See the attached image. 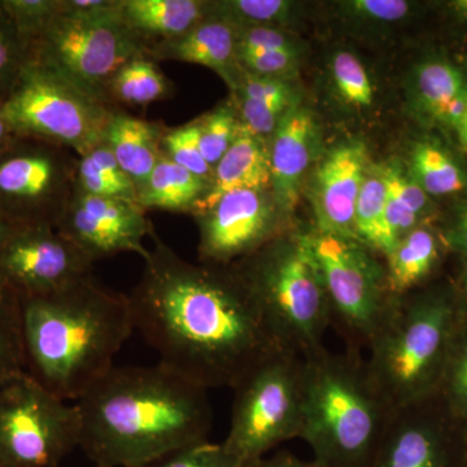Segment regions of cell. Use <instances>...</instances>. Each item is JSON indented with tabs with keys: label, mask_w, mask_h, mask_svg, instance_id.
I'll list each match as a JSON object with an SVG mask.
<instances>
[{
	"label": "cell",
	"mask_w": 467,
	"mask_h": 467,
	"mask_svg": "<svg viewBox=\"0 0 467 467\" xmlns=\"http://www.w3.org/2000/svg\"><path fill=\"white\" fill-rule=\"evenodd\" d=\"M236 54H259L269 51H299L290 36L278 27H235Z\"/></svg>",
	"instance_id": "40"
},
{
	"label": "cell",
	"mask_w": 467,
	"mask_h": 467,
	"mask_svg": "<svg viewBox=\"0 0 467 467\" xmlns=\"http://www.w3.org/2000/svg\"><path fill=\"white\" fill-rule=\"evenodd\" d=\"M445 241L454 251L467 257V205L461 209L453 226L445 236Z\"/></svg>",
	"instance_id": "44"
},
{
	"label": "cell",
	"mask_w": 467,
	"mask_h": 467,
	"mask_svg": "<svg viewBox=\"0 0 467 467\" xmlns=\"http://www.w3.org/2000/svg\"><path fill=\"white\" fill-rule=\"evenodd\" d=\"M331 75L340 99L356 109H367L374 101V86L367 67L356 55L339 51L334 55Z\"/></svg>",
	"instance_id": "34"
},
{
	"label": "cell",
	"mask_w": 467,
	"mask_h": 467,
	"mask_svg": "<svg viewBox=\"0 0 467 467\" xmlns=\"http://www.w3.org/2000/svg\"><path fill=\"white\" fill-rule=\"evenodd\" d=\"M18 301L26 371L66 401L78 400L115 367L135 330L129 296L94 276Z\"/></svg>",
	"instance_id": "3"
},
{
	"label": "cell",
	"mask_w": 467,
	"mask_h": 467,
	"mask_svg": "<svg viewBox=\"0 0 467 467\" xmlns=\"http://www.w3.org/2000/svg\"><path fill=\"white\" fill-rule=\"evenodd\" d=\"M256 467H322L315 460L304 461L288 451H281L275 456L265 457Z\"/></svg>",
	"instance_id": "45"
},
{
	"label": "cell",
	"mask_w": 467,
	"mask_h": 467,
	"mask_svg": "<svg viewBox=\"0 0 467 467\" xmlns=\"http://www.w3.org/2000/svg\"><path fill=\"white\" fill-rule=\"evenodd\" d=\"M75 192L119 201L138 198L133 181L104 143L77 160Z\"/></svg>",
	"instance_id": "28"
},
{
	"label": "cell",
	"mask_w": 467,
	"mask_h": 467,
	"mask_svg": "<svg viewBox=\"0 0 467 467\" xmlns=\"http://www.w3.org/2000/svg\"><path fill=\"white\" fill-rule=\"evenodd\" d=\"M270 186L269 142L241 125L232 146L213 168L208 193L192 216L213 207L226 193L238 190L267 192Z\"/></svg>",
	"instance_id": "20"
},
{
	"label": "cell",
	"mask_w": 467,
	"mask_h": 467,
	"mask_svg": "<svg viewBox=\"0 0 467 467\" xmlns=\"http://www.w3.org/2000/svg\"><path fill=\"white\" fill-rule=\"evenodd\" d=\"M77 160L72 150L18 135L0 153V213L15 227L57 229L75 193Z\"/></svg>",
	"instance_id": "12"
},
{
	"label": "cell",
	"mask_w": 467,
	"mask_h": 467,
	"mask_svg": "<svg viewBox=\"0 0 467 467\" xmlns=\"http://www.w3.org/2000/svg\"><path fill=\"white\" fill-rule=\"evenodd\" d=\"M195 119L202 156L214 168L232 146L241 128L238 110L232 99Z\"/></svg>",
	"instance_id": "33"
},
{
	"label": "cell",
	"mask_w": 467,
	"mask_h": 467,
	"mask_svg": "<svg viewBox=\"0 0 467 467\" xmlns=\"http://www.w3.org/2000/svg\"><path fill=\"white\" fill-rule=\"evenodd\" d=\"M152 241L129 295L135 330L162 367L208 391L233 389L281 350L250 291L232 265H198Z\"/></svg>",
	"instance_id": "1"
},
{
	"label": "cell",
	"mask_w": 467,
	"mask_h": 467,
	"mask_svg": "<svg viewBox=\"0 0 467 467\" xmlns=\"http://www.w3.org/2000/svg\"><path fill=\"white\" fill-rule=\"evenodd\" d=\"M429 398L396 409L373 467H451V441L427 410Z\"/></svg>",
	"instance_id": "18"
},
{
	"label": "cell",
	"mask_w": 467,
	"mask_h": 467,
	"mask_svg": "<svg viewBox=\"0 0 467 467\" xmlns=\"http://www.w3.org/2000/svg\"><path fill=\"white\" fill-rule=\"evenodd\" d=\"M32 48L33 61L107 104V88L117 70L146 54L143 43L122 21L119 5L91 15L67 14L60 7Z\"/></svg>",
	"instance_id": "10"
},
{
	"label": "cell",
	"mask_w": 467,
	"mask_h": 467,
	"mask_svg": "<svg viewBox=\"0 0 467 467\" xmlns=\"http://www.w3.org/2000/svg\"><path fill=\"white\" fill-rule=\"evenodd\" d=\"M173 85L160 69L158 61L142 54L124 64L110 79L107 100L117 109L122 107H146L167 99Z\"/></svg>",
	"instance_id": "26"
},
{
	"label": "cell",
	"mask_w": 467,
	"mask_h": 467,
	"mask_svg": "<svg viewBox=\"0 0 467 467\" xmlns=\"http://www.w3.org/2000/svg\"><path fill=\"white\" fill-rule=\"evenodd\" d=\"M14 230L15 226L0 213V247L5 244V242L7 241L8 236L11 235Z\"/></svg>",
	"instance_id": "47"
},
{
	"label": "cell",
	"mask_w": 467,
	"mask_h": 467,
	"mask_svg": "<svg viewBox=\"0 0 467 467\" xmlns=\"http://www.w3.org/2000/svg\"><path fill=\"white\" fill-rule=\"evenodd\" d=\"M441 254V239L429 226H418L401 236L384 257L387 285L393 296L418 291L434 273Z\"/></svg>",
	"instance_id": "24"
},
{
	"label": "cell",
	"mask_w": 467,
	"mask_h": 467,
	"mask_svg": "<svg viewBox=\"0 0 467 467\" xmlns=\"http://www.w3.org/2000/svg\"><path fill=\"white\" fill-rule=\"evenodd\" d=\"M463 448H465V462L467 467V430L465 432V436H463Z\"/></svg>",
	"instance_id": "51"
},
{
	"label": "cell",
	"mask_w": 467,
	"mask_h": 467,
	"mask_svg": "<svg viewBox=\"0 0 467 467\" xmlns=\"http://www.w3.org/2000/svg\"><path fill=\"white\" fill-rule=\"evenodd\" d=\"M382 169L387 195V218L396 243L405 234L420 226L429 211V195L399 162Z\"/></svg>",
	"instance_id": "30"
},
{
	"label": "cell",
	"mask_w": 467,
	"mask_h": 467,
	"mask_svg": "<svg viewBox=\"0 0 467 467\" xmlns=\"http://www.w3.org/2000/svg\"><path fill=\"white\" fill-rule=\"evenodd\" d=\"M79 448L95 467H142L207 441L208 389L161 364L113 367L75 402Z\"/></svg>",
	"instance_id": "2"
},
{
	"label": "cell",
	"mask_w": 467,
	"mask_h": 467,
	"mask_svg": "<svg viewBox=\"0 0 467 467\" xmlns=\"http://www.w3.org/2000/svg\"><path fill=\"white\" fill-rule=\"evenodd\" d=\"M319 128L312 110L294 104L269 140L273 201L288 217L299 201L301 183L318 152Z\"/></svg>",
	"instance_id": "17"
},
{
	"label": "cell",
	"mask_w": 467,
	"mask_h": 467,
	"mask_svg": "<svg viewBox=\"0 0 467 467\" xmlns=\"http://www.w3.org/2000/svg\"><path fill=\"white\" fill-rule=\"evenodd\" d=\"M57 232L94 264L124 252H133L143 259L149 252L144 241L155 234L147 211L137 202L78 192L73 193Z\"/></svg>",
	"instance_id": "15"
},
{
	"label": "cell",
	"mask_w": 467,
	"mask_h": 467,
	"mask_svg": "<svg viewBox=\"0 0 467 467\" xmlns=\"http://www.w3.org/2000/svg\"><path fill=\"white\" fill-rule=\"evenodd\" d=\"M161 150L174 164L211 182L213 168L205 161L199 146L196 119L177 128H167L162 135Z\"/></svg>",
	"instance_id": "36"
},
{
	"label": "cell",
	"mask_w": 467,
	"mask_h": 467,
	"mask_svg": "<svg viewBox=\"0 0 467 467\" xmlns=\"http://www.w3.org/2000/svg\"><path fill=\"white\" fill-rule=\"evenodd\" d=\"M2 107L18 135L57 144L78 158L104 142L117 110L33 60Z\"/></svg>",
	"instance_id": "8"
},
{
	"label": "cell",
	"mask_w": 467,
	"mask_h": 467,
	"mask_svg": "<svg viewBox=\"0 0 467 467\" xmlns=\"http://www.w3.org/2000/svg\"><path fill=\"white\" fill-rule=\"evenodd\" d=\"M368 150L358 140L339 144L326 155L313 180V211L319 233L356 238L355 212L367 178Z\"/></svg>",
	"instance_id": "16"
},
{
	"label": "cell",
	"mask_w": 467,
	"mask_h": 467,
	"mask_svg": "<svg viewBox=\"0 0 467 467\" xmlns=\"http://www.w3.org/2000/svg\"><path fill=\"white\" fill-rule=\"evenodd\" d=\"M409 174L429 196L454 195L467 190V173L438 143L423 140L413 147Z\"/></svg>",
	"instance_id": "29"
},
{
	"label": "cell",
	"mask_w": 467,
	"mask_h": 467,
	"mask_svg": "<svg viewBox=\"0 0 467 467\" xmlns=\"http://www.w3.org/2000/svg\"><path fill=\"white\" fill-rule=\"evenodd\" d=\"M24 371L20 301L14 291L0 282V386Z\"/></svg>",
	"instance_id": "31"
},
{
	"label": "cell",
	"mask_w": 467,
	"mask_h": 467,
	"mask_svg": "<svg viewBox=\"0 0 467 467\" xmlns=\"http://www.w3.org/2000/svg\"><path fill=\"white\" fill-rule=\"evenodd\" d=\"M292 3L285 0H223L209 2V17L235 27L281 26L290 20Z\"/></svg>",
	"instance_id": "32"
},
{
	"label": "cell",
	"mask_w": 467,
	"mask_h": 467,
	"mask_svg": "<svg viewBox=\"0 0 467 467\" xmlns=\"http://www.w3.org/2000/svg\"><path fill=\"white\" fill-rule=\"evenodd\" d=\"M209 181L174 164L162 153L149 180L138 192L137 202L144 209L195 213L208 193Z\"/></svg>",
	"instance_id": "25"
},
{
	"label": "cell",
	"mask_w": 467,
	"mask_h": 467,
	"mask_svg": "<svg viewBox=\"0 0 467 467\" xmlns=\"http://www.w3.org/2000/svg\"><path fill=\"white\" fill-rule=\"evenodd\" d=\"M17 137L18 134L8 121L7 116L3 110L2 101H0V153L5 152V150H7L9 144L14 142Z\"/></svg>",
	"instance_id": "46"
},
{
	"label": "cell",
	"mask_w": 467,
	"mask_h": 467,
	"mask_svg": "<svg viewBox=\"0 0 467 467\" xmlns=\"http://www.w3.org/2000/svg\"><path fill=\"white\" fill-rule=\"evenodd\" d=\"M167 126L161 122L147 121L117 109L110 117L104 135L122 171L133 181L137 192L149 180L153 168L162 155L161 140Z\"/></svg>",
	"instance_id": "22"
},
{
	"label": "cell",
	"mask_w": 467,
	"mask_h": 467,
	"mask_svg": "<svg viewBox=\"0 0 467 467\" xmlns=\"http://www.w3.org/2000/svg\"><path fill=\"white\" fill-rule=\"evenodd\" d=\"M32 58V43L21 36L0 8V101L8 97Z\"/></svg>",
	"instance_id": "35"
},
{
	"label": "cell",
	"mask_w": 467,
	"mask_h": 467,
	"mask_svg": "<svg viewBox=\"0 0 467 467\" xmlns=\"http://www.w3.org/2000/svg\"><path fill=\"white\" fill-rule=\"evenodd\" d=\"M193 217L201 234L199 257L218 266L238 263L278 238V223L285 218L270 190L226 193L213 207Z\"/></svg>",
	"instance_id": "14"
},
{
	"label": "cell",
	"mask_w": 467,
	"mask_h": 467,
	"mask_svg": "<svg viewBox=\"0 0 467 467\" xmlns=\"http://www.w3.org/2000/svg\"><path fill=\"white\" fill-rule=\"evenodd\" d=\"M232 266L281 350L306 358L324 348L330 306L306 233L282 234Z\"/></svg>",
	"instance_id": "6"
},
{
	"label": "cell",
	"mask_w": 467,
	"mask_h": 467,
	"mask_svg": "<svg viewBox=\"0 0 467 467\" xmlns=\"http://www.w3.org/2000/svg\"><path fill=\"white\" fill-rule=\"evenodd\" d=\"M230 429L223 448L242 467H256L282 442L300 438L304 358L278 352L234 387Z\"/></svg>",
	"instance_id": "7"
},
{
	"label": "cell",
	"mask_w": 467,
	"mask_h": 467,
	"mask_svg": "<svg viewBox=\"0 0 467 467\" xmlns=\"http://www.w3.org/2000/svg\"><path fill=\"white\" fill-rule=\"evenodd\" d=\"M456 131L459 135L461 147L467 152V109L465 115L461 119L460 124L457 125Z\"/></svg>",
	"instance_id": "48"
},
{
	"label": "cell",
	"mask_w": 467,
	"mask_h": 467,
	"mask_svg": "<svg viewBox=\"0 0 467 467\" xmlns=\"http://www.w3.org/2000/svg\"><path fill=\"white\" fill-rule=\"evenodd\" d=\"M60 7L61 0H0V8L32 45L57 17Z\"/></svg>",
	"instance_id": "37"
},
{
	"label": "cell",
	"mask_w": 467,
	"mask_h": 467,
	"mask_svg": "<svg viewBox=\"0 0 467 467\" xmlns=\"http://www.w3.org/2000/svg\"><path fill=\"white\" fill-rule=\"evenodd\" d=\"M119 15L147 52L152 46L182 36L209 17V2L121 0Z\"/></svg>",
	"instance_id": "21"
},
{
	"label": "cell",
	"mask_w": 467,
	"mask_h": 467,
	"mask_svg": "<svg viewBox=\"0 0 467 467\" xmlns=\"http://www.w3.org/2000/svg\"><path fill=\"white\" fill-rule=\"evenodd\" d=\"M306 234L327 294L331 326L346 348L368 350L395 300L386 267L358 239L317 230Z\"/></svg>",
	"instance_id": "9"
},
{
	"label": "cell",
	"mask_w": 467,
	"mask_h": 467,
	"mask_svg": "<svg viewBox=\"0 0 467 467\" xmlns=\"http://www.w3.org/2000/svg\"><path fill=\"white\" fill-rule=\"evenodd\" d=\"M451 7L460 15V16L467 18V0H457L451 3Z\"/></svg>",
	"instance_id": "49"
},
{
	"label": "cell",
	"mask_w": 467,
	"mask_h": 467,
	"mask_svg": "<svg viewBox=\"0 0 467 467\" xmlns=\"http://www.w3.org/2000/svg\"><path fill=\"white\" fill-rule=\"evenodd\" d=\"M451 297L436 290L395 296L367 358L374 382L393 408L438 391L460 318Z\"/></svg>",
	"instance_id": "5"
},
{
	"label": "cell",
	"mask_w": 467,
	"mask_h": 467,
	"mask_svg": "<svg viewBox=\"0 0 467 467\" xmlns=\"http://www.w3.org/2000/svg\"><path fill=\"white\" fill-rule=\"evenodd\" d=\"M461 294H462L463 304L467 308V269L466 272L463 273L462 281H461Z\"/></svg>",
	"instance_id": "50"
},
{
	"label": "cell",
	"mask_w": 467,
	"mask_h": 467,
	"mask_svg": "<svg viewBox=\"0 0 467 467\" xmlns=\"http://www.w3.org/2000/svg\"><path fill=\"white\" fill-rule=\"evenodd\" d=\"M79 448L76 405L26 371L0 386V467H58Z\"/></svg>",
	"instance_id": "11"
},
{
	"label": "cell",
	"mask_w": 467,
	"mask_h": 467,
	"mask_svg": "<svg viewBox=\"0 0 467 467\" xmlns=\"http://www.w3.org/2000/svg\"><path fill=\"white\" fill-rule=\"evenodd\" d=\"M142 467H242L223 448L211 441L198 442L175 451Z\"/></svg>",
	"instance_id": "39"
},
{
	"label": "cell",
	"mask_w": 467,
	"mask_h": 467,
	"mask_svg": "<svg viewBox=\"0 0 467 467\" xmlns=\"http://www.w3.org/2000/svg\"><path fill=\"white\" fill-rule=\"evenodd\" d=\"M355 233L358 241L376 254L386 257L396 244L387 218L386 184L382 169H368L359 192L355 212Z\"/></svg>",
	"instance_id": "27"
},
{
	"label": "cell",
	"mask_w": 467,
	"mask_h": 467,
	"mask_svg": "<svg viewBox=\"0 0 467 467\" xmlns=\"http://www.w3.org/2000/svg\"><path fill=\"white\" fill-rule=\"evenodd\" d=\"M395 410L361 352L324 347L304 358L299 439L322 467H373Z\"/></svg>",
	"instance_id": "4"
},
{
	"label": "cell",
	"mask_w": 467,
	"mask_h": 467,
	"mask_svg": "<svg viewBox=\"0 0 467 467\" xmlns=\"http://www.w3.org/2000/svg\"><path fill=\"white\" fill-rule=\"evenodd\" d=\"M441 384L451 411L467 418V335L454 337Z\"/></svg>",
	"instance_id": "38"
},
{
	"label": "cell",
	"mask_w": 467,
	"mask_h": 467,
	"mask_svg": "<svg viewBox=\"0 0 467 467\" xmlns=\"http://www.w3.org/2000/svg\"><path fill=\"white\" fill-rule=\"evenodd\" d=\"M119 0H61V11L67 14L91 15L119 7Z\"/></svg>",
	"instance_id": "43"
},
{
	"label": "cell",
	"mask_w": 467,
	"mask_h": 467,
	"mask_svg": "<svg viewBox=\"0 0 467 467\" xmlns=\"http://www.w3.org/2000/svg\"><path fill=\"white\" fill-rule=\"evenodd\" d=\"M413 91L417 110L427 121L456 130L467 109V79L459 67L442 60L420 64Z\"/></svg>",
	"instance_id": "23"
},
{
	"label": "cell",
	"mask_w": 467,
	"mask_h": 467,
	"mask_svg": "<svg viewBox=\"0 0 467 467\" xmlns=\"http://www.w3.org/2000/svg\"><path fill=\"white\" fill-rule=\"evenodd\" d=\"M344 5L355 16L379 23H396L410 11V5L404 0H353Z\"/></svg>",
	"instance_id": "42"
},
{
	"label": "cell",
	"mask_w": 467,
	"mask_h": 467,
	"mask_svg": "<svg viewBox=\"0 0 467 467\" xmlns=\"http://www.w3.org/2000/svg\"><path fill=\"white\" fill-rule=\"evenodd\" d=\"M94 263L57 229L18 226L0 247V282L17 296L50 294L92 276Z\"/></svg>",
	"instance_id": "13"
},
{
	"label": "cell",
	"mask_w": 467,
	"mask_h": 467,
	"mask_svg": "<svg viewBox=\"0 0 467 467\" xmlns=\"http://www.w3.org/2000/svg\"><path fill=\"white\" fill-rule=\"evenodd\" d=\"M155 61L198 64L213 70L232 92L242 76L236 54V29L217 17H207L189 32L147 50Z\"/></svg>",
	"instance_id": "19"
},
{
	"label": "cell",
	"mask_w": 467,
	"mask_h": 467,
	"mask_svg": "<svg viewBox=\"0 0 467 467\" xmlns=\"http://www.w3.org/2000/svg\"><path fill=\"white\" fill-rule=\"evenodd\" d=\"M238 63L243 72L254 76L288 79L299 64V51H269L241 55Z\"/></svg>",
	"instance_id": "41"
}]
</instances>
